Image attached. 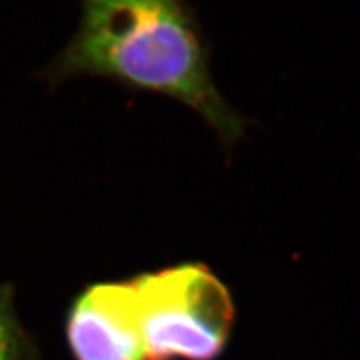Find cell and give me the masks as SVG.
<instances>
[{"instance_id":"cell-1","label":"cell","mask_w":360,"mask_h":360,"mask_svg":"<svg viewBox=\"0 0 360 360\" xmlns=\"http://www.w3.org/2000/svg\"><path fill=\"white\" fill-rule=\"evenodd\" d=\"M83 18L60 60L66 74H94L174 98L195 110L225 146L243 119L213 82L205 41L186 0H82Z\"/></svg>"},{"instance_id":"cell-2","label":"cell","mask_w":360,"mask_h":360,"mask_svg":"<svg viewBox=\"0 0 360 360\" xmlns=\"http://www.w3.org/2000/svg\"><path fill=\"white\" fill-rule=\"evenodd\" d=\"M146 360H213L231 332L230 292L205 264H179L134 278Z\"/></svg>"},{"instance_id":"cell-3","label":"cell","mask_w":360,"mask_h":360,"mask_svg":"<svg viewBox=\"0 0 360 360\" xmlns=\"http://www.w3.org/2000/svg\"><path fill=\"white\" fill-rule=\"evenodd\" d=\"M68 333L78 360H146L134 281L89 288L75 303Z\"/></svg>"},{"instance_id":"cell-4","label":"cell","mask_w":360,"mask_h":360,"mask_svg":"<svg viewBox=\"0 0 360 360\" xmlns=\"http://www.w3.org/2000/svg\"><path fill=\"white\" fill-rule=\"evenodd\" d=\"M0 360H11L9 332L2 315H0Z\"/></svg>"}]
</instances>
